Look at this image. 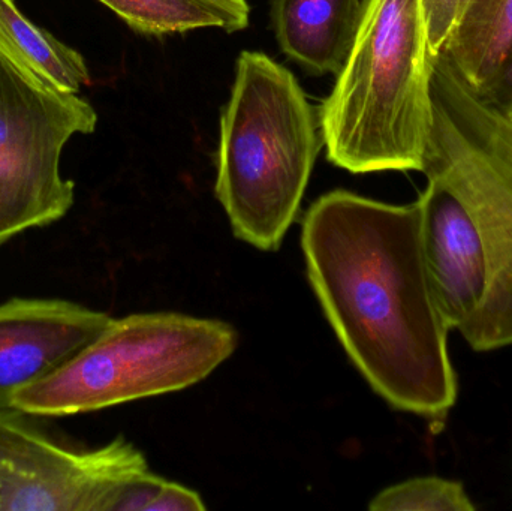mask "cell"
Here are the masks:
<instances>
[{
  "instance_id": "cell-1",
  "label": "cell",
  "mask_w": 512,
  "mask_h": 511,
  "mask_svg": "<svg viewBox=\"0 0 512 511\" xmlns=\"http://www.w3.org/2000/svg\"><path fill=\"white\" fill-rule=\"evenodd\" d=\"M307 275L349 359L396 410L442 423L459 395L430 285L420 200L328 192L301 231Z\"/></svg>"
},
{
  "instance_id": "cell-2",
  "label": "cell",
  "mask_w": 512,
  "mask_h": 511,
  "mask_svg": "<svg viewBox=\"0 0 512 511\" xmlns=\"http://www.w3.org/2000/svg\"><path fill=\"white\" fill-rule=\"evenodd\" d=\"M432 59L421 0H363L351 50L318 111L331 164L354 174L423 173Z\"/></svg>"
},
{
  "instance_id": "cell-3",
  "label": "cell",
  "mask_w": 512,
  "mask_h": 511,
  "mask_svg": "<svg viewBox=\"0 0 512 511\" xmlns=\"http://www.w3.org/2000/svg\"><path fill=\"white\" fill-rule=\"evenodd\" d=\"M322 146L319 113L295 75L267 54L243 51L222 111L215 185L240 240L279 249Z\"/></svg>"
},
{
  "instance_id": "cell-4",
  "label": "cell",
  "mask_w": 512,
  "mask_h": 511,
  "mask_svg": "<svg viewBox=\"0 0 512 511\" xmlns=\"http://www.w3.org/2000/svg\"><path fill=\"white\" fill-rule=\"evenodd\" d=\"M237 333L218 320L176 312L111 323L65 365L15 393L12 410L68 417L179 392L233 356Z\"/></svg>"
},
{
  "instance_id": "cell-5",
  "label": "cell",
  "mask_w": 512,
  "mask_h": 511,
  "mask_svg": "<svg viewBox=\"0 0 512 511\" xmlns=\"http://www.w3.org/2000/svg\"><path fill=\"white\" fill-rule=\"evenodd\" d=\"M96 123L77 93L35 86L0 59V246L68 215L75 185L60 170L63 150Z\"/></svg>"
},
{
  "instance_id": "cell-6",
  "label": "cell",
  "mask_w": 512,
  "mask_h": 511,
  "mask_svg": "<svg viewBox=\"0 0 512 511\" xmlns=\"http://www.w3.org/2000/svg\"><path fill=\"white\" fill-rule=\"evenodd\" d=\"M427 179L450 189L471 212L486 249V296L460 327L472 350L512 345V170L433 104V126L424 159Z\"/></svg>"
},
{
  "instance_id": "cell-7",
  "label": "cell",
  "mask_w": 512,
  "mask_h": 511,
  "mask_svg": "<svg viewBox=\"0 0 512 511\" xmlns=\"http://www.w3.org/2000/svg\"><path fill=\"white\" fill-rule=\"evenodd\" d=\"M149 471L125 438L74 449L36 428L29 414L0 411V511H111L120 491Z\"/></svg>"
},
{
  "instance_id": "cell-8",
  "label": "cell",
  "mask_w": 512,
  "mask_h": 511,
  "mask_svg": "<svg viewBox=\"0 0 512 511\" xmlns=\"http://www.w3.org/2000/svg\"><path fill=\"white\" fill-rule=\"evenodd\" d=\"M113 318L62 299H12L0 305V411L15 393L65 365Z\"/></svg>"
},
{
  "instance_id": "cell-9",
  "label": "cell",
  "mask_w": 512,
  "mask_h": 511,
  "mask_svg": "<svg viewBox=\"0 0 512 511\" xmlns=\"http://www.w3.org/2000/svg\"><path fill=\"white\" fill-rule=\"evenodd\" d=\"M418 200L430 285L442 320L459 332L486 296L489 270L483 239L471 212L441 183L427 179Z\"/></svg>"
},
{
  "instance_id": "cell-10",
  "label": "cell",
  "mask_w": 512,
  "mask_h": 511,
  "mask_svg": "<svg viewBox=\"0 0 512 511\" xmlns=\"http://www.w3.org/2000/svg\"><path fill=\"white\" fill-rule=\"evenodd\" d=\"M363 0H271L280 50L313 75L342 68L360 23Z\"/></svg>"
},
{
  "instance_id": "cell-11",
  "label": "cell",
  "mask_w": 512,
  "mask_h": 511,
  "mask_svg": "<svg viewBox=\"0 0 512 511\" xmlns=\"http://www.w3.org/2000/svg\"><path fill=\"white\" fill-rule=\"evenodd\" d=\"M0 59L51 92L78 93L90 83L84 57L32 23L14 0H0Z\"/></svg>"
},
{
  "instance_id": "cell-12",
  "label": "cell",
  "mask_w": 512,
  "mask_h": 511,
  "mask_svg": "<svg viewBox=\"0 0 512 511\" xmlns=\"http://www.w3.org/2000/svg\"><path fill=\"white\" fill-rule=\"evenodd\" d=\"M441 54L469 89L487 96L512 56V0H471Z\"/></svg>"
},
{
  "instance_id": "cell-13",
  "label": "cell",
  "mask_w": 512,
  "mask_h": 511,
  "mask_svg": "<svg viewBox=\"0 0 512 511\" xmlns=\"http://www.w3.org/2000/svg\"><path fill=\"white\" fill-rule=\"evenodd\" d=\"M433 104L466 134L512 170V122L507 114L469 89L442 54L432 59Z\"/></svg>"
},
{
  "instance_id": "cell-14",
  "label": "cell",
  "mask_w": 512,
  "mask_h": 511,
  "mask_svg": "<svg viewBox=\"0 0 512 511\" xmlns=\"http://www.w3.org/2000/svg\"><path fill=\"white\" fill-rule=\"evenodd\" d=\"M132 30L162 36L195 29H227L224 15L204 0H99Z\"/></svg>"
},
{
  "instance_id": "cell-15",
  "label": "cell",
  "mask_w": 512,
  "mask_h": 511,
  "mask_svg": "<svg viewBox=\"0 0 512 511\" xmlns=\"http://www.w3.org/2000/svg\"><path fill=\"white\" fill-rule=\"evenodd\" d=\"M462 482L442 477H415L379 492L373 511H474Z\"/></svg>"
},
{
  "instance_id": "cell-16",
  "label": "cell",
  "mask_w": 512,
  "mask_h": 511,
  "mask_svg": "<svg viewBox=\"0 0 512 511\" xmlns=\"http://www.w3.org/2000/svg\"><path fill=\"white\" fill-rule=\"evenodd\" d=\"M468 0H421L430 56L438 57L456 32Z\"/></svg>"
},
{
  "instance_id": "cell-17",
  "label": "cell",
  "mask_w": 512,
  "mask_h": 511,
  "mask_svg": "<svg viewBox=\"0 0 512 511\" xmlns=\"http://www.w3.org/2000/svg\"><path fill=\"white\" fill-rule=\"evenodd\" d=\"M206 510L200 494L179 485V483L165 482L164 488L158 497L152 501L147 511H203Z\"/></svg>"
},
{
  "instance_id": "cell-18",
  "label": "cell",
  "mask_w": 512,
  "mask_h": 511,
  "mask_svg": "<svg viewBox=\"0 0 512 511\" xmlns=\"http://www.w3.org/2000/svg\"><path fill=\"white\" fill-rule=\"evenodd\" d=\"M224 15L227 32H239L246 29L251 15L248 0H204Z\"/></svg>"
},
{
  "instance_id": "cell-19",
  "label": "cell",
  "mask_w": 512,
  "mask_h": 511,
  "mask_svg": "<svg viewBox=\"0 0 512 511\" xmlns=\"http://www.w3.org/2000/svg\"><path fill=\"white\" fill-rule=\"evenodd\" d=\"M483 98V96H481ZM484 99L492 102V104L498 105V107H502V105L507 104L508 101L512 99V56L510 60H508L507 66H505L504 71L499 75L498 81H496L495 86L492 87L487 96H484Z\"/></svg>"
},
{
  "instance_id": "cell-20",
  "label": "cell",
  "mask_w": 512,
  "mask_h": 511,
  "mask_svg": "<svg viewBox=\"0 0 512 511\" xmlns=\"http://www.w3.org/2000/svg\"><path fill=\"white\" fill-rule=\"evenodd\" d=\"M499 108H502V111L507 114L508 119L512 122V99L511 101H508L507 104L502 105V107Z\"/></svg>"
},
{
  "instance_id": "cell-21",
  "label": "cell",
  "mask_w": 512,
  "mask_h": 511,
  "mask_svg": "<svg viewBox=\"0 0 512 511\" xmlns=\"http://www.w3.org/2000/svg\"><path fill=\"white\" fill-rule=\"evenodd\" d=\"M469 2H471V0H468V5H469ZM468 5H466V6H468Z\"/></svg>"
}]
</instances>
